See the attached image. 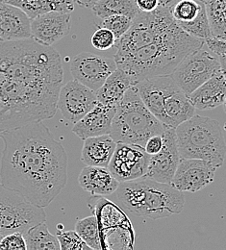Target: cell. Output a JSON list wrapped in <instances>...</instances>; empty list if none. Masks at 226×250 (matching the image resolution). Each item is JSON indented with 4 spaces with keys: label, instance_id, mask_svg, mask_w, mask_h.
<instances>
[{
    "label": "cell",
    "instance_id": "6da1fadb",
    "mask_svg": "<svg viewBox=\"0 0 226 250\" xmlns=\"http://www.w3.org/2000/svg\"><path fill=\"white\" fill-rule=\"evenodd\" d=\"M63 80L62 58L51 46L0 41V132L53 118Z\"/></svg>",
    "mask_w": 226,
    "mask_h": 250
},
{
    "label": "cell",
    "instance_id": "7a4b0ae2",
    "mask_svg": "<svg viewBox=\"0 0 226 250\" xmlns=\"http://www.w3.org/2000/svg\"><path fill=\"white\" fill-rule=\"evenodd\" d=\"M0 139L4 142L1 183L36 206H49L67 182L64 146L42 122L0 132Z\"/></svg>",
    "mask_w": 226,
    "mask_h": 250
},
{
    "label": "cell",
    "instance_id": "3957f363",
    "mask_svg": "<svg viewBox=\"0 0 226 250\" xmlns=\"http://www.w3.org/2000/svg\"><path fill=\"white\" fill-rule=\"evenodd\" d=\"M204 44V40L188 34L178 25L137 50L114 56V60L135 85L146 78L172 73L185 56Z\"/></svg>",
    "mask_w": 226,
    "mask_h": 250
},
{
    "label": "cell",
    "instance_id": "277c9868",
    "mask_svg": "<svg viewBox=\"0 0 226 250\" xmlns=\"http://www.w3.org/2000/svg\"><path fill=\"white\" fill-rule=\"evenodd\" d=\"M114 193L127 211L145 219H160L180 214L185 205L182 191L170 184L144 177L120 183Z\"/></svg>",
    "mask_w": 226,
    "mask_h": 250
},
{
    "label": "cell",
    "instance_id": "5b68a950",
    "mask_svg": "<svg viewBox=\"0 0 226 250\" xmlns=\"http://www.w3.org/2000/svg\"><path fill=\"white\" fill-rule=\"evenodd\" d=\"M181 158L201 159L221 167L226 160V144L220 124L194 115L175 128Z\"/></svg>",
    "mask_w": 226,
    "mask_h": 250
},
{
    "label": "cell",
    "instance_id": "8992f818",
    "mask_svg": "<svg viewBox=\"0 0 226 250\" xmlns=\"http://www.w3.org/2000/svg\"><path fill=\"white\" fill-rule=\"evenodd\" d=\"M164 126L148 110L133 85L117 106L110 136L117 143L144 147L147 140L162 135Z\"/></svg>",
    "mask_w": 226,
    "mask_h": 250
},
{
    "label": "cell",
    "instance_id": "52a82bcc",
    "mask_svg": "<svg viewBox=\"0 0 226 250\" xmlns=\"http://www.w3.org/2000/svg\"><path fill=\"white\" fill-rule=\"evenodd\" d=\"M44 208L34 205L20 192L0 182V234L23 233L35 224L45 221Z\"/></svg>",
    "mask_w": 226,
    "mask_h": 250
},
{
    "label": "cell",
    "instance_id": "ba28073f",
    "mask_svg": "<svg viewBox=\"0 0 226 250\" xmlns=\"http://www.w3.org/2000/svg\"><path fill=\"white\" fill-rule=\"evenodd\" d=\"M220 71L219 56L201 47L185 56L171 75L179 88L189 95Z\"/></svg>",
    "mask_w": 226,
    "mask_h": 250
},
{
    "label": "cell",
    "instance_id": "9c48e42d",
    "mask_svg": "<svg viewBox=\"0 0 226 250\" xmlns=\"http://www.w3.org/2000/svg\"><path fill=\"white\" fill-rule=\"evenodd\" d=\"M149 158L144 148L140 146L117 143L107 167L120 183L131 181L145 175Z\"/></svg>",
    "mask_w": 226,
    "mask_h": 250
},
{
    "label": "cell",
    "instance_id": "30bf717a",
    "mask_svg": "<svg viewBox=\"0 0 226 250\" xmlns=\"http://www.w3.org/2000/svg\"><path fill=\"white\" fill-rule=\"evenodd\" d=\"M118 68L114 59L91 52L75 55L70 62V73L73 79L97 92L106 79Z\"/></svg>",
    "mask_w": 226,
    "mask_h": 250
},
{
    "label": "cell",
    "instance_id": "8fae6325",
    "mask_svg": "<svg viewBox=\"0 0 226 250\" xmlns=\"http://www.w3.org/2000/svg\"><path fill=\"white\" fill-rule=\"evenodd\" d=\"M97 92L73 79L63 86L59 92L57 109L65 120L76 124L97 105Z\"/></svg>",
    "mask_w": 226,
    "mask_h": 250
},
{
    "label": "cell",
    "instance_id": "7c38bea8",
    "mask_svg": "<svg viewBox=\"0 0 226 250\" xmlns=\"http://www.w3.org/2000/svg\"><path fill=\"white\" fill-rule=\"evenodd\" d=\"M163 147L161 150L149 158V164L144 178L170 184L180 162L177 146L175 128L164 127L162 134Z\"/></svg>",
    "mask_w": 226,
    "mask_h": 250
},
{
    "label": "cell",
    "instance_id": "4fadbf2b",
    "mask_svg": "<svg viewBox=\"0 0 226 250\" xmlns=\"http://www.w3.org/2000/svg\"><path fill=\"white\" fill-rule=\"evenodd\" d=\"M216 170L207 161L181 158L170 185L182 192H196L214 182Z\"/></svg>",
    "mask_w": 226,
    "mask_h": 250
},
{
    "label": "cell",
    "instance_id": "5bb4252c",
    "mask_svg": "<svg viewBox=\"0 0 226 250\" xmlns=\"http://www.w3.org/2000/svg\"><path fill=\"white\" fill-rule=\"evenodd\" d=\"M170 12L177 24L188 34L204 41L213 37L204 1L179 0Z\"/></svg>",
    "mask_w": 226,
    "mask_h": 250
},
{
    "label": "cell",
    "instance_id": "9a60e30c",
    "mask_svg": "<svg viewBox=\"0 0 226 250\" xmlns=\"http://www.w3.org/2000/svg\"><path fill=\"white\" fill-rule=\"evenodd\" d=\"M134 86L144 105L165 127L166 116L164 112V99L179 87L171 73L144 79Z\"/></svg>",
    "mask_w": 226,
    "mask_h": 250
},
{
    "label": "cell",
    "instance_id": "2e32d148",
    "mask_svg": "<svg viewBox=\"0 0 226 250\" xmlns=\"http://www.w3.org/2000/svg\"><path fill=\"white\" fill-rule=\"evenodd\" d=\"M31 39L51 46L67 35L71 26V15L62 12H48L31 20Z\"/></svg>",
    "mask_w": 226,
    "mask_h": 250
},
{
    "label": "cell",
    "instance_id": "e0dca14e",
    "mask_svg": "<svg viewBox=\"0 0 226 250\" xmlns=\"http://www.w3.org/2000/svg\"><path fill=\"white\" fill-rule=\"evenodd\" d=\"M31 20L18 7L0 1V41L31 39Z\"/></svg>",
    "mask_w": 226,
    "mask_h": 250
},
{
    "label": "cell",
    "instance_id": "ac0fdd59",
    "mask_svg": "<svg viewBox=\"0 0 226 250\" xmlns=\"http://www.w3.org/2000/svg\"><path fill=\"white\" fill-rule=\"evenodd\" d=\"M117 107L97 105L79 122L74 124L72 132L81 140L110 134Z\"/></svg>",
    "mask_w": 226,
    "mask_h": 250
},
{
    "label": "cell",
    "instance_id": "d6986e66",
    "mask_svg": "<svg viewBox=\"0 0 226 250\" xmlns=\"http://www.w3.org/2000/svg\"><path fill=\"white\" fill-rule=\"evenodd\" d=\"M188 97L194 108L201 111L212 110L223 105L226 97V82L223 72L215 74Z\"/></svg>",
    "mask_w": 226,
    "mask_h": 250
},
{
    "label": "cell",
    "instance_id": "ffe728a7",
    "mask_svg": "<svg viewBox=\"0 0 226 250\" xmlns=\"http://www.w3.org/2000/svg\"><path fill=\"white\" fill-rule=\"evenodd\" d=\"M78 183L84 190L96 196L113 194L120 182L113 176L108 167L86 166L79 174Z\"/></svg>",
    "mask_w": 226,
    "mask_h": 250
},
{
    "label": "cell",
    "instance_id": "44dd1931",
    "mask_svg": "<svg viewBox=\"0 0 226 250\" xmlns=\"http://www.w3.org/2000/svg\"><path fill=\"white\" fill-rule=\"evenodd\" d=\"M117 146L110 134L91 137L84 140L81 161L86 166L107 167Z\"/></svg>",
    "mask_w": 226,
    "mask_h": 250
},
{
    "label": "cell",
    "instance_id": "7402d4cb",
    "mask_svg": "<svg viewBox=\"0 0 226 250\" xmlns=\"http://www.w3.org/2000/svg\"><path fill=\"white\" fill-rule=\"evenodd\" d=\"M132 86L129 76L121 68H117L97 91V102L105 106L117 107Z\"/></svg>",
    "mask_w": 226,
    "mask_h": 250
},
{
    "label": "cell",
    "instance_id": "603a6c76",
    "mask_svg": "<svg viewBox=\"0 0 226 250\" xmlns=\"http://www.w3.org/2000/svg\"><path fill=\"white\" fill-rule=\"evenodd\" d=\"M164 112L166 116L165 127L176 128L194 117L195 108L188 95L178 87L165 97Z\"/></svg>",
    "mask_w": 226,
    "mask_h": 250
},
{
    "label": "cell",
    "instance_id": "cb8c5ba5",
    "mask_svg": "<svg viewBox=\"0 0 226 250\" xmlns=\"http://www.w3.org/2000/svg\"><path fill=\"white\" fill-rule=\"evenodd\" d=\"M95 212V216L97 217L98 222L102 248V243L113 231V229L117 227H123V222L127 221L128 219L119 207H117L113 202H110L104 198L99 199L96 203Z\"/></svg>",
    "mask_w": 226,
    "mask_h": 250
},
{
    "label": "cell",
    "instance_id": "d4e9b609",
    "mask_svg": "<svg viewBox=\"0 0 226 250\" xmlns=\"http://www.w3.org/2000/svg\"><path fill=\"white\" fill-rule=\"evenodd\" d=\"M22 10L33 20L48 12L71 13L74 9L73 0H0Z\"/></svg>",
    "mask_w": 226,
    "mask_h": 250
},
{
    "label": "cell",
    "instance_id": "484cf974",
    "mask_svg": "<svg viewBox=\"0 0 226 250\" xmlns=\"http://www.w3.org/2000/svg\"><path fill=\"white\" fill-rule=\"evenodd\" d=\"M22 234L27 250H61L57 237L49 232L45 221L33 225Z\"/></svg>",
    "mask_w": 226,
    "mask_h": 250
},
{
    "label": "cell",
    "instance_id": "4316f807",
    "mask_svg": "<svg viewBox=\"0 0 226 250\" xmlns=\"http://www.w3.org/2000/svg\"><path fill=\"white\" fill-rule=\"evenodd\" d=\"M92 10L101 20L113 15H123L134 20L141 12L136 0H99Z\"/></svg>",
    "mask_w": 226,
    "mask_h": 250
},
{
    "label": "cell",
    "instance_id": "83f0119b",
    "mask_svg": "<svg viewBox=\"0 0 226 250\" xmlns=\"http://www.w3.org/2000/svg\"><path fill=\"white\" fill-rule=\"evenodd\" d=\"M212 35L226 40V0H204Z\"/></svg>",
    "mask_w": 226,
    "mask_h": 250
},
{
    "label": "cell",
    "instance_id": "f1b7e54d",
    "mask_svg": "<svg viewBox=\"0 0 226 250\" xmlns=\"http://www.w3.org/2000/svg\"><path fill=\"white\" fill-rule=\"evenodd\" d=\"M75 231L91 250H102L100 232L96 216L77 220L75 223Z\"/></svg>",
    "mask_w": 226,
    "mask_h": 250
},
{
    "label": "cell",
    "instance_id": "f546056e",
    "mask_svg": "<svg viewBox=\"0 0 226 250\" xmlns=\"http://www.w3.org/2000/svg\"><path fill=\"white\" fill-rule=\"evenodd\" d=\"M56 237L62 250H91L82 238L74 231H64L63 225H58Z\"/></svg>",
    "mask_w": 226,
    "mask_h": 250
},
{
    "label": "cell",
    "instance_id": "4dcf8cb0",
    "mask_svg": "<svg viewBox=\"0 0 226 250\" xmlns=\"http://www.w3.org/2000/svg\"><path fill=\"white\" fill-rule=\"evenodd\" d=\"M133 20L123 15H113L102 19L100 27H105L114 33L117 41L126 34L132 25Z\"/></svg>",
    "mask_w": 226,
    "mask_h": 250
},
{
    "label": "cell",
    "instance_id": "1f68e13d",
    "mask_svg": "<svg viewBox=\"0 0 226 250\" xmlns=\"http://www.w3.org/2000/svg\"><path fill=\"white\" fill-rule=\"evenodd\" d=\"M91 42L93 46L97 50L106 51L116 45L117 38L111 30L105 27H99L93 34Z\"/></svg>",
    "mask_w": 226,
    "mask_h": 250
},
{
    "label": "cell",
    "instance_id": "d6a6232c",
    "mask_svg": "<svg viewBox=\"0 0 226 250\" xmlns=\"http://www.w3.org/2000/svg\"><path fill=\"white\" fill-rule=\"evenodd\" d=\"M0 250H27L23 234L14 232L3 236L0 242Z\"/></svg>",
    "mask_w": 226,
    "mask_h": 250
},
{
    "label": "cell",
    "instance_id": "836d02e7",
    "mask_svg": "<svg viewBox=\"0 0 226 250\" xmlns=\"http://www.w3.org/2000/svg\"><path fill=\"white\" fill-rule=\"evenodd\" d=\"M205 43L209 47L210 51L218 56L226 55V40L211 37L205 40Z\"/></svg>",
    "mask_w": 226,
    "mask_h": 250
},
{
    "label": "cell",
    "instance_id": "e575fe53",
    "mask_svg": "<svg viewBox=\"0 0 226 250\" xmlns=\"http://www.w3.org/2000/svg\"><path fill=\"white\" fill-rule=\"evenodd\" d=\"M163 147V137L162 135H154L150 137L144 146V150L146 153L151 156L157 154Z\"/></svg>",
    "mask_w": 226,
    "mask_h": 250
},
{
    "label": "cell",
    "instance_id": "d590c367",
    "mask_svg": "<svg viewBox=\"0 0 226 250\" xmlns=\"http://www.w3.org/2000/svg\"><path fill=\"white\" fill-rule=\"evenodd\" d=\"M141 12H152L159 7V0H136Z\"/></svg>",
    "mask_w": 226,
    "mask_h": 250
},
{
    "label": "cell",
    "instance_id": "8d00e7d4",
    "mask_svg": "<svg viewBox=\"0 0 226 250\" xmlns=\"http://www.w3.org/2000/svg\"><path fill=\"white\" fill-rule=\"evenodd\" d=\"M99 0H74L76 4L84 8H93Z\"/></svg>",
    "mask_w": 226,
    "mask_h": 250
},
{
    "label": "cell",
    "instance_id": "74e56055",
    "mask_svg": "<svg viewBox=\"0 0 226 250\" xmlns=\"http://www.w3.org/2000/svg\"><path fill=\"white\" fill-rule=\"evenodd\" d=\"M178 1L179 0H159V6L170 10Z\"/></svg>",
    "mask_w": 226,
    "mask_h": 250
},
{
    "label": "cell",
    "instance_id": "f35d334b",
    "mask_svg": "<svg viewBox=\"0 0 226 250\" xmlns=\"http://www.w3.org/2000/svg\"><path fill=\"white\" fill-rule=\"evenodd\" d=\"M219 58H220V62H221L222 72H223V74H224V76H225V79H226V55H225V56H219ZM224 105H225V109H226V101H225Z\"/></svg>",
    "mask_w": 226,
    "mask_h": 250
},
{
    "label": "cell",
    "instance_id": "ab89813d",
    "mask_svg": "<svg viewBox=\"0 0 226 250\" xmlns=\"http://www.w3.org/2000/svg\"><path fill=\"white\" fill-rule=\"evenodd\" d=\"M2 238H3V236L0 234V242H1V240H2Z\"/></svg>",
    "mask_w": 226,
    "mask_h": 250
},
{
    "label": "cell",
    "instance_id": "60d3db41",
    "mask_svg": "<svg viewBox=\"0 0 226 250\" xmlns=\"http://www.w3.org/2000/svg\"><path fill=\"white\" fill-rule=\"evenodd\" d=\"M198 1H204V0H198Z\"/></svg>",
    "mask_w": 226,
    "mask_h": 250
}]
</instances>
